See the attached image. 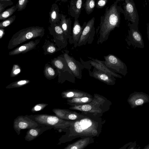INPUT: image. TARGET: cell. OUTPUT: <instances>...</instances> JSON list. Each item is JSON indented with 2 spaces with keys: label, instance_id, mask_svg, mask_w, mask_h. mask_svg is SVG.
Segmentation results:
<instances>
[{
  "label": "cell",
  "instance_id": "cell-15",
  "mask_svg": "<svg viewBox=\"0 0 149 149\" xmlns=\"http://www.w3.org/2000/svg\"><path fill=\"white\" fill-rule=\"evenodd\" d=\"M60 11L58 6L56 3L53 4L49 13V22L51 25L58 24L61 18V14Z\"/></svg>",
  "mask_w": 149,
  "mask_h": 149
},
{
  "label": "cell",
  "instance_id": "cell-31",
  "mask_svg": "<svg viewBox=\"0 0 149 149\" xmlns=\"http://www.w3.org/2000/svg\"><path fill=\"white\" fill-rule=\"evenodd\" d=\"M77 92L75 91H72L68 93L66 95V96L68 97H71L74 96L75 94Z\"/></svg>",
  "mask_w": 149,
  "mask_h": 149
},
{
  "label": "cell",
  "instance_id": "cell-23",
  "mask_svg": "<svg viewBox=\"0 0 149 149\" xmlns=\"http://www.w3.org/2000/svg\"><path fill=\"white\" fill-rule=\"evenodd\" d=\"M13 4L11 0L0 1V13L4 11L6 7L12 5Z\"/></svg>",
  "mask_w": 149,
  "mask_h": 149
},
{
  "label": "cell",
  "instance_id": "cell-22",
  "mask_svg": "<svg viewBox=\"0 0 149 149\" xmlns=\"http://www.w3.org/2000/svg\"><path fill=\"white\" fill-rule=\"evenodd\" d=\"M21 72V68L17 64H14L10 74V77H14L17 76Z\"/></svg>",
  "mask_w": 149,
  "mask_h": 149
},
{
  "label": "cell",
  "instance_id": "cell-35",
  "mask_svg": "<svg viewBox=\"0 0 149 149\" xmlns=\"http://www.w3.org/2000/svg\"><path fill=\"white\" fill-rule=\"evenodd\" d=\"M143 102V100L142 99H139L136 101L135 103L137 105H140L142 104Z\"/></svg>",
  "mask_w": 149,
  "mask_h": 149
},
{
  "label": "cell",
  "instance_id": "cell-10",
  "mask_svg": "<svg viewBox=\"0 0 149 149\" xmlns=\"http://www.w3.org/2000/svg\"><path fill=\"white\" fill-rule=\"evenodd\" d=\"M91 60L87 61L90 64L96 69L110 74L115 77L121 78L122 77L120 75L109 69L105 64L104 61H100L97 58H94L88 56Z\"/></svg>",
  "mask_w": 149,
  "mask_h": 149
},
{
  "label": "cell",
  "instance_id": "cell-19",
  "mask_svg": "<svg viewBox=\"0 0 149 149\" xmlns=\"http://www.w3.org/2000/svg\"><path fill=\"white\" fill-rule=\"evenodd\" d=\"M44 74L47 78H52L56 75V72L54 69L49 65L45 66L44 69Z\"/></svg>",
  "mask_w": 149,
  "mask_h": 149
},
{
  "label": "cell",
  "instance_id": "cell-20",
  "mask_svg": "<svg viewBox=\"0 0 149 149\" xmlns=\"http://www.w3.org/2000/svg\"><path fill=\"white\" fill-rule=\"evenodd\" d=\"M16 17L15 15L10 17L0 23V28H3L10 25L15 20Z\"/></svg>",
  "mask_w": 149,
  "mask_h": 149
},
{
  "label": "cell",
  "instance_id": "cell-25",
  "mask_svg": "<svg viewBox=\"0 0 149 149\" xmlns=\"http://www.w3.org/2000/svg\"><path fill=\"white\" fill-rule=\"evenodd\" d=\"M47 121L48 124L51 125H54L58 122L59 119L56 117L50 116L47 117Z\"/></svg>",
  "mask_w": 149,
  "mask_h": 149
},
{
  "label": "cell",
  "instance_id": "cell-32",
  "mask_svg": "<svg viewBox=\"0 0 149 149\" xmlns=\"http://www.w3.org/2000/svg\"><path fill=\"white\" fill-rule=\"evenodd\" d=\"M27 126V124L26 123L21 122L19 123V127L22 129H24L26 128Z\"/></svg>",
  "mask_w": 149,
  "mask_h": 149
},
{
  "label": "cell",
  "instance_id": "cell-8",
  "mask_svg": "<svg viewBox=\"0 0 149 149\" xmlns=\"http://www.w3.org/2000/svg\"><path fill=\"white\" fill-rule=\"evenodd\" d=\"M86 23L85 22L81 26L78 19H74L71 33L68 38L69 43L70 44H73L74 48L77 46L79 40Z\"/></svg>",
  "mask_w": 149,
  "mask_h": 149
},
{
  "label": "cell",
  "instance_id": "cell-18",
  "mask_svg": "<svg viewBox=\"0 0 149 149\" xmlns=\"http://www.w3.org/2000/svg\"><path fill=\"white\" fill-rule=\"evenodd\" d=\"M17 10V8L16 5L6 9L0 13V20H5L10 17Z\"/></svg>",
  "mask_w": 149,
  "mask_h": 149
},
{
  "label": "cell",
  "instance_id": "cell-27",
  "mask_svg": "<svg viewBox=\"0 0 149 149\" xmlns=\"http://www.w3.org/2000/svg\"><path fill=\"white\" fill-rule=\"evenodd\" d=\"M29 81L28 80H21L16 81L11 84L13 86H19L25 85L29 83Z\"/></svg>",
  "mask_w": 149,
  "mask_h": 149
},
{
  "label": "cell",
  "instance_id": "cell-34",
  "mask_svg": "<svg viewBox=\"0 0 149 149\" xmlns=\"http://www.w3.org/2000/svg\"><path fill=\"white\" fill-rule=\"evenodd\" d=\"M29 132L31 134L34 136H37L38 134L37 132L34 129H31Z\"/></svg>",
  "mask_w": 149,
  "mask_h": 149
},
{
  "label": "cell",
  "instance_id": "cell-21",
  "mask_svg": "<svg viewBox=\"0 0 149 149\" xmlns=\"http://www.w3.org/2000/svg\"><path fill=\"white\" fill-rule=\"evenodd\" d=\"M29 0H18L16 6L17 11H21L24 10L26 8Z\"/></svg>",
  "mask_w": 149,
  "mask_h": 149
},
{
  "label": "cell",
  "instance_id": "cell-2",
  "mask_svg": "<svg viewBox=\"0 0 149 149\" xmlns=\"http://www.w3.org/2000/svg\"><path fill=\"white\" fill-rule=\"evenodd\" d=\"M45 34L43 27L33 26L20 30L14 34L10 40L8 48L13 49L25 41L39 37H42Z\"/></svg>",
  "mask_w": 149,
  "mask_h": 149
},
{
  "label": "cell",
  "instance_id": "cell-28",
  "mask_svg": "<svg viewBox=\"0 0 149 149\" xmlns=\"http://www.w3.org/2000/svg\"><path fill=\"white\" fill-rule=\"evenodd\" d=\"M80 62L84 65L85 68L88 69V70H90L92 68V66L87 61H84L81 58H80Z\"/></svg>",
  "mask_w": 149,
  "mask_h": 149
},
{
  "label": "cell",
  "instance_id": "cell-30",
  "mask_svg": "<svg viewBox=\"0 0 149 149\" xmlns=\"http://www.w3.org/2000/svg\"><path fill=\"white\" fill-rule=\"evenodd\" d=\"M81 108L84 111H88L91 109L92 107L90 104H86L82 106Z\"/></svg>",
  "mask_w": 149,
  "mask_h": 149
},
{
  "label": "cell",
  "instance_id": "cell-38",
  "mask_svg": "<svg viewBox=\"0 0 149 149\" xmlns=\"http://www.w3.org/2000/svg\"><path fill=\"white\" fill-rule=\"evenodd\" d=\"M147 37L149 42V25H148L147 27Z\"/></svg>",
  "mask_w": 149,
  "mask_h": 149
},
{
  "label": "cell",
  "instance_id": "cell-6",
  "mask_svg": "<svg viewBox=\"0 0 149 149\" xmlns=\"http://www.w3.org/2000/svg\"><path fill=\"white\" fill-rule=\"evenodd\" d=\"M125 40L129 46L134 48H143L144 47L142 36L137 27L131 26Z\"/></svg>",
  "mask_w": 149,
  "mask_h": 149
},
{
  "label": "cell",
  "instance_id": "cell-4",
  "mask_svg": "<svg viewBox=\"0 0 149 149\" xmlns=\"http://www.w3.org/2000/svg\"><path fill=\"white\" fill-rule=\"evenodd\" d=\"M104 58L105 64L109 69L124 76H126L127 73V66L118 57L114 54H109L104 56Z\"/></svg>",
  "mask_w": 149,
  "mask_h": 149
},
{
  "label": "cell",
  "instance_id": "cell-14",
  "mask_svg": "<svg viewBox=\"0 0 149 149\" xmlns=\"http://www.w3.org/2000/svg\"><path fill=\"white\" fill-rule=\"evenodd\" d=\"M61 14V18L59 24L61 27L66 39L69 38L72 31V21L70 18H67V16Z\"/></svg>",
  "mask_w": 149,
  "mask_h": 149
},
{
  "label": "cell",
  "instance_id": "cell-9",
  "mask_svg": "<svg viewBox=\"0 0 149 149\" xmlns=\"http://www.w3.org/2000/svg\"><path fill=\"white\" fill-rule=\"evenodd\" d=\"M90 76L92 77L107 85H112L115 83L116 78L113 75L94 68L92 71L88 70Z\"/></svg>",
  "mask_w": 149,
  "mask_h": 149
},
{
  "label": "cell",
  "instance_id": "cell-36",
  "mask_svg": "<svg viewBox=\"0 0 149 149\" xmlns=\"http://www.w3.org/2000/svg\"><path fill=\"white\" fill-rule=\"evenodd\" d=\"M5 34L4 30L3 28L0 29V38L1 39Z\"/></svg>",
  "mask_w": 149,
  "mask_h": 149
},
{
  "label": "cell",
  "instance_id": "cell-11",
  "mask_svg": "<svg viewBox=\"0 0 149 149\" xmlns=\"http://www.w3.org/2000/svg\"><path fill=\"white\" fill-rule=\"evenodd\" d=\"M83 0H71L68 5V14L74 18L78 19L81 14L83 5Z\"/></svg>",
  "mask_w": 149,
  "mask_h": 149
},
{
  "label": "cell",
  "instance_id": "cell-24",
  "mask_svg": "<svg viewBox=\"0 0 149 149\" xmlns=\"http://www.w3.org/2000/svg\"><path fill=\"white\" fill-rule=\"evenodd\" d=\"M90 99L87 97L74 98L72 100V102L75 103H85L90 101Z\"/></svg>",
  "mask_w": 149,
  "mask_h": 149
},
{
  "label": "cell",
  "instance_id": "cell-16",
  "mask_svg": "<svg viewBox=\"0 0 149 149\" xmlns=\"http://www.w3.org/2000/svg\"><path fill=\"white\" fill-rule=\"evenodd\" d=\"M52 63L55 67L64 74L72 72L68 65L63 55V57L55 58Z\"/></svg>",
  "mask_w": 149,
  "mask_h": 149
},
{
  "label": "cell",
  "instance_id": "cell-41",
  "mask_svg": "<svg viewBox=\"0 0 149 149\" xmlns=\"http://www.w3.org/2000/svg\"><path fill=\"white\" fill-rule=\"evenodd\" d=\"M116 1H117L118 2V1H121L123 0H116Z\"/></svg>",
  "mask_w": 149,
  "mask_h": 149
},
{
  "label": "cell",
  "instance_id": "cell-37",
  "mask_svg": "<svg viewBox=\"0 0 149 149\" xmlns=\"http://www.w3.org/2000/svg\"><path fill=\"white\" fill-rule=\"evenodd\" d=\"M41 109V107L39 106H36L34 108V110L36 111H38L40 110Z\"/></svg>",
  "mask_w": 149,
  "mask_h": 149
},
{
  "label": "cell",
  "instance_id": "cell-42",
  "mask_svg": "<svg viewBox=\"0 0 149 149\" xmlns=\"http://www.w3.org/2000/svg\"><path fill=\"white\" fill-rule=\"evenodd\" d=\"M9 0H0V1H9Z\"/></svg>",
  "mask_w": 149,
  "mask_h": 149
},
{
  "label": "cell",
  "instance_id": "cell-17",
  "mask_svg": "<svg viewBox=\"0 0 149 149\" xmlns=\"http://www.w3.org/2000/svg\"><path fill=\"white\" fill-rule=\"evenodd\" d=\"M95 5V0H85L83 7L85 9L86 13L89 15L93 11Z\"/></svg>",
  "mask_w": 149,
  "mask_h": 149
},
{
  "label": "cell",
  "instance_id": "cell-43",
  "mask_svg": "<svg viewBox=\"0 0 149 149\" xmlns=\"http://www.w3.org/2000/svg\"></svg>",
  "mask_w": 149,
  "mask_h": 149
},
{
  "label": "cell",
  "instance_id": "cell-13",
  "mask_svg": "<svg viewBox=\"0 0 149 149\" xmlns=\"http://www.w3.org/2000/svg\"><path fill=\"white\" fill-rule=\"evenodd\" d=\"M123 7L125 15L130 17L131 21L134 23L137 17L134 4L129 0H125Z\"/></svg>",
  "mask_w": 149,
  "mask_h": 149
},
{
  "label": "cell",
  "instance_id": "cell-26",
  "mask_svg": "<svg viewBox=\"0 0 149 149\" xmlns=\"http://www.w3.org/2000/svg\"><path fill=\"white\" fill-rule=\"evenodd\" d=\"M108 0H97L95 6L98 9H101L104 8L107 3Z\"/></svg>",
  "mask_w": 149,
  "mask_h": 149
},
{
  "label": "cell",
  "instance_id": "cell-40",
  "mask_svg": "<svg viewBox=\"0 0 149 149\" xmlns=\"http://www.w3.org/2000/svg\"><path fill=\"white\" fill-rule=\"evenodd\" d=\"M61 0H56L55 2H56L57 1H61Z\"/></svg>",
  "mask_w": 149,
  "mask_h": 149
},
{
  "label": "cell",
  "instance_id": "cell-29",
  "mask_svg": "<svg viewBox=\"0 0 149 149\" xmlns=\"http://www.w3.org/2000/svg\"><path fill=\"white\" fill-rule=\"evenodd\" d=\"M47 50L48 52L52 53L56 52V47L54 46L51 45L48 47Z\"/></svg>",
  "mask_w": 149,
  "mask_h": 149
},
{
  "label": "cell",
  "instance_id": "cell-5",
  "mask_svg": "<svg viewBox=\"0 0 149 149\" xmlns=\"http://www.w3.org/2000/svg\"><path fill=\"white\" fill-rule=\"evenodd\" d=\"M95 18L93 17L87 23L79 40L78 47L92 43L95 33Z\"/></svg>",
  "mask_w": 149,
  "mask_h": 149
},
{
  "label": "cell",
  "instance_id": "cell-3",
  "mask_svg": "<svg viewBox=\"0 0 149 149\" xmlns=\"http://www.w3.org/2000/svg\"><path fill=\"white\" fill-rule=\"evenodd\" d=\"M99 125L91 118L85 117L73 123L72 130L78 135L95 136L99 130Z\"/></svg>",
  "mask_w": 149,
  "mask_h": 149
},
{
  "label": "cell",
  "instance_id": "cell-33",
  "mask_svg": "<svg viewBox=\"0 0 149 149\" xmlns=\"http://www.w3.org/2000/svg\"><path fill=\"white\" fill-rule=\"evenodd\" d=\"M77 118V115L74 113L71 114L68 116V118L72 120H75Z\"/></svg>",
  "mask_w": 149,
  "mask_h": 149
},
{
  "label": "cell",
  "instance_id": "cell-7",
  "mask_svg": "<svg viewBox=\"0 0 149 149\" xmlns=\"http://www.w3.org/2000/svg\"><path fill=\"white\" fill-rule=\"evenodd\" d=\"M68 53L69 51L66 50L63 54L68 65L75 77L81 79L82 71L85 68L84 67L81 62L70 56Z\"/></svg>",
  "mask_w": 149,
  "mask_h": 149
},
{
  "label": "cell",
  "instance_id": "cell-12",
  "mask_svg": "<svg viewBox=\"0 0 149 149\" xmlns=\"http://www.w3.org/2000/svg\"><path fill=\"white\" fill-rule=\"evenodd\" d=\"M39 42V39L30 41L10 51L9 55L13 56L26 53L34 49Z\"/></svg>",
  "mask_w": 149,
  "mask_h": 149
},
{
  "label": "cell",
  "instance_id": "cell-1",
  "mask_svg": "<svg viewBox=\"0 0 149 149\" xmlns=\"http://www.w3.org/2000/svg\"><path fill=\"white\" fill-rule=\"evenodd\" d=\"M116 1L106 8L104 14L101 16L100 23L96 29L97 44H102L108 38L111 32L119 27L120 23V14L122 10L118 6Z\"/></svg>",
  "mask_w": 149,
  "mask_h": 149
},
{
  "label": "cell",
  "instance_id": "cell-39",
  "mask_svg": "<svg viewBox=\"0 0 149 149\" xmlns=\"http://www.w3.org/2000/svg\"><path fill=\"white\" fill-rule=\"evenodd\" d=\"M68 0H61V1L63 2H66Z\"/></svg>",
  "mask_w": 149,
  "mask_h": 149
}]
</instances>
